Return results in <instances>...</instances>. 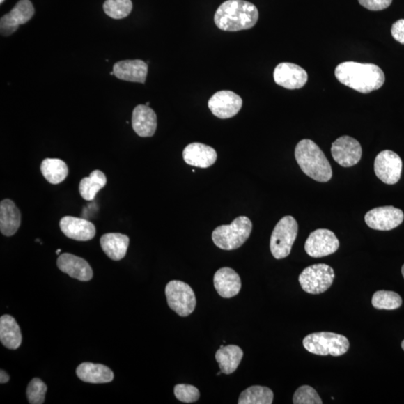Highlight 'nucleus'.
<instances>
[{"mask_svg": "<svg viewBox=\"0 0 404 404\" xmlns=\"http://www.w3.org/2000/svg\"><path fill=\"white\" fill-rule=\"evenodd\" d=\"M335 75L341 84L363 94L378 90L386 79L379 66L355 62L341 63L335 70Z\"/></svg>", "mask_w": 404, "mask_h": 404, "instance_id": "f257e3e1", "label": "nucleus"}, {"mask_svg": "<svg viewBox=\"0 0 404 404\" xmlns=\"http://www.w3.org/2000/svg\"><path fill=\"white\" fill-rule=\"evenodd\" d=\"M259 14L254 4L245 0H228L217 10L215 22L224 31L238 32L254 27Z\"/></svg>", "mask_w": 404, "mask_h": 404, "instance_id": "f03ea898", "label": "nucleus"}, {"mask_svg": "<svg viewBox=\"0 0 404 404\" xmlns=\"http://www.w3.org/2000/svg\"><path fill=\"white\" fill-rule=\"evenodd\" d=\"M295 158L300 169L306 176L318 182H328L332 170L325 155L310 139H302L295 148Z\"/></svg>", "mask_w": 404, "mask_h": 404, "instance_id": "7ed1b4c3", "label": "nucleus"}, {"mask_svg": "<svg viewBox=\"0 0 404 404\" xmlns=\"http://www.w3.org/2000/svg\"><path fill=\"white\" fill-rule=\"evenodd\" d=\"M252 229L251 220L244 216L236 218L230 225L217 227L212 234L215 244L221 249L235 250L248 240Z\"/></svg>", "mask_w": 404, "mask_h": 404, "instance_id": "20e7f679", "label": "nucleus"}, {"mask_svg": "<svg viewBox=\"0 0 404 404\" xmlns=\"http://www.w3.org/2000/svg\"><path fill=\"white\" fill-rule=\"evenodd\" d=\"M302 343L307 351L318 356L340 357L350 348L345 336L329 332L312 333L303 339Z\"/></svg>", "mask_w": 404, "mask_h": 404, "instance_id": "39448f33", "label": "nucleus"}, {"mask_svg": "<svg viewBox=\"0 0 404 404\" xmlns=\"http://www.w3.org/2000/svg\"><path fill=\"white\" fill-rule=\"evenodd\" d=\"M298 235L297 220L286 216L281 218L277 224L270 238V251L277 259L288 257Z\"/></svg>", "mask_w": 404, "mask_h": 404, "instance_id": "423d86ee", "label": "nucleus"}, {"mask_svg": "<svg viewBox=\"0 0 404 404\" xmlns=\"http://www.w3.org/2000/svg\"><path fill=\"white\" fill-rule=\"evenodd\" d=\"M166 296L169 308L179 316L187 317L193 313L196 306L195 293L187 283L173 280L166 287Z\"/></svg>", "mask_w": 404, "mask_h": 404, "instance_id": "0eeeda50", "label": "nucleus"}, {"mask_svg": "<svg viewBox=\"0 0 404 404\" xmlns=\"http://www.w3.org/2000/svg\"><path fill=\"white\" fill-rule=\"evenodd\" d=\"M335 279V272L326 264H318L303 270L299 282L303 290L311 295L327 291Z\"/></svg>", "mask_w": 404, "mask_h": 404, "instance_id": "6e6552de", "label": "nucleus"}, {"mask_svg": "<svg viewBox=\"0 0 404 404\" xmlns=\"http://www.w3.org/2000/svg\"><path fill=\"white\" fill-rule=\"evenodd\" d=\"M339 245L337 237L332 231L320 228L311 232L306 241L305 250L312 258H322L335 254Z\"/></svg>", "mask_w": 404, "mask_h": 404, "instance_id": "1a4fd4ad", "label": "nucleus"}, {"mask_svg": "<svg viewBox=\"0 0 404 404\" xmlns=\"http://www.w3.org/2000/svg\"><path fill=\"white\" fill-rule=\"evenodd\" d=\"M402 160L389 150L381 151L375 161L377 177L387 185H396L399 181L402 171Z\"/></svg>", "mask_w": 404, "mask_h": 404, "instance_id": "9d476101", "label": "nucleus"}, {"mask_svg": "<svg viewBox=\"0 0 404 404\" xmlns=\"http://www.w3.org/2000/svg\"><path fill=\"white\" fill-rule=\"evenodd\" d=\"M331 153L333 159L341 166L351 167L357 165L360 161L362 149L356 139L343 136L332 143Z\"/></svg>", "mask_w": 404, "mask_h": 404, "instance_id": "9b49d317", "label": "nucleus"}, {"mask_svg": "<svg viewBox=\"0 0 404 404\" xmlns=\"http://www.w3.org/2000/svg\"><path fill=\"white\" fill-rule=\"evenodd\" d=\"M403 219V212L392 206L373 208L365 217L368 226L378 231L396 228L402 224Z\"/></svg>", "mask_w": 404, "mask_h": 404, "instance_id": "f8f14e48", "label": "nucleus"}, {"mask_svg": "<svg viewBox=\"0 0 404 404\" xmlns=\"http://www.w3.org/2000/svg\"><path fill=\"white\" fill-rule=\"evenodd\" d=\"M35 14L33 3L29 0H20L12 11L0 20V32L3 36L15 33L20 25L25 24Z\"/></svg>", "mask_w": 404, "mask_h": 404, "instance_id": "ddd939ff", "label": "nucleus"}, {"mask_svg": "<svg viewBox=\"0 0 404 404\" xmlns=\"http://www.w3.org/2000/svg\"><path fill=\"white\" fill-rule=\"evenodd\" d=\"M242 106V98L231 91H220L208 101V107L211 113L221 119L235 116Z\"/></svg>", "mask_w": 404, "mask_h": 404, "instance_id": "4468645a", "label": "nucleus"}, {"mask_svg": "<svg viewBox=\"0 0 404 404\" xmlns=\"http://www.w3.org/2000/svg\"><path fill=\"white\" fill-rule=\"evenodd\" d=\"M275 83L287 89H299L304 86L308 81L305 69L290 63L279 64L274 72Z\"/></svg>", "mask_w": 404, "mask_h": 404, "instance_id": "2eb2a0df", "label": "nucleus"}, {"mask_svg": "<svg viewBox=\"0 0 404 404\" xmlns=\"http://www.w3.org/2000/svg\"><path fill=\"white\" fill-rule=\"evenodd\" d=\"M59 226L66 237L77 241L92 240L96 234L93 222L82 218L65 217L60 220Z\"/></svg>", "mask_w": 404, "mask_h": 404, "instance_id": "dca6fc26", "label": "nucleus"}, {"mask_svg": "<svg viewBox=\"0 0 404 404\" xmlns=\"http://www.w3.org/2000/svg\"><path fill=\"white\" fill-rule=\"evenodd\" d=\"M57 266L61 271L70 277L82 281H88L93 277V270L84 258L70 254L59 256Z\"/></svg>", "mask_w": 404, "mask_h": 404, "instance_id": "f3484780", "label": "nucleus"}, {"mask_svg": "<svg viewBox=\"0 0 404 404\" xmlns=\"http://www.w3.org/2000/svg\"><path fill=\"white\" fill-rule=\"evenodd\" d=\"M113 72L119 79L144 84L148 75V65L140 59L120 61L114 65Z\"/></svg>", "mask_w": 404, "mask_h": 404, "instance_id": "a211bd4d", "label": "nucleus"}, {"mask_svg": "<svg viewBox=\"0 0 404 404\" xmlns=\"http://www.w3.org/2000/svg\"><path fill=\"white\" fill-rule=\"evenodd\" d=\"M183 157L188 165L205 169L215 164L217 154L215 149L210 146L194 143L185 148Z\"/></svg>", "mask_w": 404, "mask_h": 404, "instance_id": "6ab92c4d", "label": "nucleus"}, {"mask_svg": "<svg viewBox=\"0 0 404 404\" xmlns=\"http://www.w3.org/2000/svg\"><path fill=\"white\" fill-rule=\"evenodd\" d=\"M132 126L136 134L141 137L154 136L157 127L155 111L146 105L136 107L132 115Z\"/></svg>", "mask_w": 404, "mask_h": 404, "instance_id": "aec40b11", "label": "nucleus"}, {"mask_svg": "<svg viewBox=\"0 0 404 404\" xmlns=\"http://www.w3.org/2000/svg\"><path fill=\"white\" fill-rule=\"evenodd\" d=\"M215 287L222 297L231 298L239 294L241 279L237 272L231 268L218 270L214 277Z\"/></svg>", "mask_w": 404, "mask_h": 404, "instance_id": "412c9836", "label": "nucleus"}, {"mask_svg": "<svg viewBox=\"0 0 404 404\" xmlns=\"http://www.w3.org/2000/svg\"><path fill=\"white\" fill-rule=\"evenodd\" d=\"M22 224V215L13 201L4 199L0 203V231L7 237L14 235Z\"/></svg>", "mask_w": 404, "mask_h": 404, "instance_id": "4be33fe9", "label": "nucleus"}, {"mask_svg": "<svg viewBox=\"0 0 404 404\" xmlns=\"http://www.w3.org/2000/svg\"><path fill=\"white\" fill-rule=\"evenodd\" d=\"M77 375L82 381L89 383H107L114 378V372L101 364L84 362L77 368Z\"/></svg>", "mask_w": 404, "mask_h": 404, "instance_id": "5701e85b", "label": "nucleus"}, {"mask_svg": "<svg viewBox=\"0 0 404 404\" xmlns=\"http://www.w3.org/2000/svg\"><path fill=\"white\" fill-rule=\"evenodd\" d=\"M129 242V238L120 233H108L100 238L101 248L114 261H120L125 257Z\"/></svg>", "mask_w": 404, "mask_h": 404, "instance_id": "b1692460", "label": "nucleus"}, {"mask_svg": "<svg viewBox=\"0 0 404 404\" xmlns=\"http://www.w3.org/2000/svg\"><path fill=\"white\" fill-rule=\"evenodd\" d=\"M0 341L3 346L10 350H17L22 345V332L12 316L6 315L0 318Z\"/></svg>", "mask_w": 404, "mask_h": 404, "instance_id": "393cba45", "label": "nucleus"}, {"mask_svg": "<svg viewBox=\"0 0 404 404\" xmlns=\"http://www.w3.org/2000/svg\"><path fill=\"white\" fill-rule=\"evenodd\" d=\"M242 357L244 352L236 345L219 348L215 356L221 371L226 375H231L238 369Z\"/></svg>", "mask_w": 404, "mask_h": 404, "instance_id": "a878e982", "label": "nucleus"}, {"mask_svg": "<svg viewBox=\"0 0 404 404\" xmlns=\"http://www.w3.org/2000/svg\"><path fill=\"white\" fill-rule=\"evenodd\" d=\"M40 171L49 183H62L68 175V168L65 162L60 159L47 158L40 164Z\"/></svg>", "mask_w": 404, "mask_h": 404, "instance_id": "bb28decb", "label": "nucleus"}, {"mask_svg": "<svg viewBox=\"0 0 404 404\" xmlns=\"http://www.w3.org/2000/svg\"><path fill=\"white\" fill-rule=\"evenodd\" d=\"M107 185V177L102 171L95 170L81 180L79 187V194L86 201L95 199L98 192Z\"/></svg>", "mask_w": 404, "mask_h": 404, "instance_id": "cd10ccee", "label": "nucleus"}, {"mask_svg": "<svg viewBox=\"0 0 404 404\" xmlns=\"http://www.w3.org/2000/svg\"><path fill=\"white\" fill-rule=\"evenodd\" d=\"M274 392L265 387H251L240 394L239 404H271L274 401Z\"/></svg>", "mask_w": 404, "mask_h": 404, "instance_id": "c85d7f7f", "label": "nucleus"}, {"mask_svg": "<svg viewBox=\"0 0 404 404\" xmlns=\"http://www.w3.org/2000/svg\"><path fill=\"white\" fill-rule=\"evenodd\" d=\"M372 306L379 310H396L402 305V299L396 292L378 290L372 297Z\"/></svg>", "mask_w": 404, "mask_h": 404, "instance_id": "c756f323", "label": "nucleus"}, {"mask_svg": "<svg viewBox=\"0 0 404 404\" xmlns=\"http://www.w3.org/2000/svg\"><path fill=\"white\" fill-rule=\"evenodd\" d=\"M131 0H106L104 11L111 18L119 20L127 17L132 11Z\"/></svg>", "mask_w": 404, "mask_h": 404, "instance_id": "7c9ffc66", "label": "nucleus"}, {"mask_svg": "<svg viewBox=\"0 0 404 404\" xmlns=\"http://www.w3.org/2000/svg\"><path fill=\"white\" fill-rule=\"evenodd\" d=\"M47 387L45 383L38 378H34L29 382L26 396L29 403L42 404L45 401Z\"/></svg>", "mask_w": 404, "mask_h": 404, "instance_id": "2f4dec72", "label": "nucleus"}, {"mask_svg": "<svg viewBox=\"0 0 404 404\" xmlns=\"http://www.w3.org/2000/svg\"><path fill=\"white\" fill-rule=\"evenodd\" d=\"M293 403L295 404H322L323 401L314 388L302 386L295 391Z\"/></svg>", "mask_w": 404, "mask_h": 404, "instance_id": "473e14b6", "label": "nucleus"}, {"mask_svg": "<svg viewBox=\"0 0 404 404\" xmlns=\"http://www.w3.org/2000/svg\"><path fill=\"white\" fill-rule=\"evenodd\" d=\"M174 392L178 400L187 403L196 402L200 397L199 389L187 384H178L176 386Z\"/></svg>", "mask_w": 404, "mask_h": 404, "instance_id": "72a5a7b5", "label": "nucleus"}, {"mask_svg": "<svg viewBox=\"0 0 404 404\" xmlns=\"http://www.w3.org/2000/svg\"><path fill=\"white\" fill-rule=\"evenodd\" d=\"M359 3L370 11H382L391 6L392 0H359Z\"/></svg>", "mask_w": 404, "mask_h": 404, "instance_id": "f704fd0d", "label": "nucleus"}, {"mask_svg": "<svg viewBox=\"0 0 404 404\" xmlns=\"http://www.w3.org/2000/svg\"><path fill=\"white\" fill-rule=\"evenodd\" d=\"M391 36L397 42L404 45V19L394 23L391 29Z\"/></svg>", "mask_w": 404, "mask_h": 404, "instance_id": "c9c22d12", "label": "nucleus"}, {"mask_svg": "<svg viewBox=\"0 0 404 404\" xmlns=\"http://www.w3.org/2000/svg\"><path fill=\"white\" fill-rule=\"evenodd\" d=\"M9 376L7 375V373L5 371L1 370L0 372V382L2 384L6 383L9 381Z\"/></svg>", "mask_w": 404, "mask_h": 404, "instance_id": "e433bc0d", "label": "nucleus"}, {"mask_svg": "<svg viewBox=\"0 0 404 404\" xmlns=\"http://www.w3.org/2000/svg\"><path fill=\"white\" fill-rule=\"evenodd\" d=\"M401 272H402V275H403V278H404V265H403V267H402V269H401Z\"/></svg>", "mask_w": 404, "mask_h": 404, "instance_id": "4c0bfd02", "label": "nucleus"}, {"mask_svg": "<svg viewBox=\"0 0 404 404\" xmlns=\"http://www.w3.org/2000/svg\"><path fill=\"white\" fill-rule=\"evenodd\" d=\"M401 348L404 350V340L401 343Z\"/></svg>", "mask_w": 404, "mask_h": 404, "instance_id": "58836bf2", "label": "nucleus"}, {"mask_svg": "<svg viewBox=\"0 0 404 404\" xmlns=\"http://www.w3.org/2000/svg\"><path fill=\"white\" fill-rule=\"evenodd\" d=\"M60 251H61V249H58V250L56 251V254H57V255H59V254H60Z\"/></svg>", "mask_w": 404, "mask_h": 404, "instance_id": "ea45409f", "label": "nucleus"}, {"mask_svg": "<svg viewBox=\"0 0 404 404\" xmlns=\"http://www.w3.org/2000/svg\"><path fill=\"white\" fill-rule=\"evenodd\" d=\"M5 1V0H0V3H3Z\"/></svg>", "mask_w": 404, "mask_h": 404, "instance_id": "a19ab883", "label": "nucleus"}, {"mask_svg": "<svg viewBox=\"0 0 404 404\" xmlns=\"http://www.w3.org/2000/svg\"><path fill=\"white\" fill-rule=\"evenodd\" d=\"M149 104H150V103H149V102H147V103L146 104V106H149Z\"/></svg>", "mask_w": 404, "mask_h": 404, "instance_id": "79ce46f5", "label": "nucleus"}]
</instances>
